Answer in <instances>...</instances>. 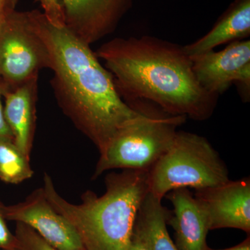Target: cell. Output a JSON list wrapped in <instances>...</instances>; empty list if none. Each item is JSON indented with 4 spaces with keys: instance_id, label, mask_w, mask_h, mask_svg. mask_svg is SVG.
I'll list each match as a JSON object with an SVG mask.
<instances>
[{
    "instance_id": "obj_5",
    "label": "cell",
    "mask_w": 250,
    "mask_h": 250,
    "mask_svg": "<svg viewBox=\"0 0 250 250\" xmlns=\"http://www.w3.org/2000/svg\"><path fill=\"white\" fill-rule=\"evenodd\" d=\"M187 118L163 111L142 113L125 125L100 154L93 179L106 171L123 169L149 171L172 146L177 128Z\"/></svg>"
},
{
    "instance_id": "obj_20",
    "label": "cell",
    "mask_w": 250,
    "mask_h": 250,
    "mask_svg": "<svg viewBox=\"0 0 250 250\" xmlns=\"http://www.w3.org/2000/svg\"><path fill=\"white\" fill-rule=\"evenodd\" d=\"M131 250H149L146 243L134 232L131 244Z\"/></svg>"
},
{
    "instance_id": "obj_15",
    "label": "cell",
    "mask_w": 250,
    "mask_h": 250,
    "mask_svg": "<svg viewBox=\"0 0 250 250\" xmlns=\"http://www.w3.org/2000/svg\"><path fill=\"white\" fill-rule=\"evenodd\" d=\"M33 175L30 158L23 154L13 140L0 137V180L18 184Z\"/></svg>"
},
{
    "instance_id": "obj_9",
    "label": "cell",
    "mask_w": 250,
    "mask_h": 250,
    "mask_svg": "<svg viewBox=\"0 0 250 250\" xmlns=\"http://www.w3.org/2000/svg\"><path fill=\"white\" fill-rule=\"evenodd\" d=\"M6 220L32 229L51 246L59 250H84L80 235L71 223L47 200L43 188L36 189L24 201L4 206Z\"/></svg>"
},
{
    "instance_id": "obj_12",
    "label": "cell",
    "mask_w": 250,
    "mask_h": 250,
    "mask_svg": "<svg viewBox=\"0 0 250 250\" xmlns=\"http://www.w3.org/2000/svg\"><path fill=\"white\" fill-rule=\"evenodd\" d=\"M37 78L7 89L4 88V108L14 142L24 155L30 158L36 124V90Z\"/></svg>"
},
{
    "instance_id": "obj_1",
    "label": "cell",
    "mask_w": 250,
    "mask_h": 250,
    "mask_svg": "<svg viewBox=\"0 0 250 250\" xmlns=\"http://www.w3.org/2000/svg\"><path fill=\"white\" fill-rule=\"evenodd\" d=\"M30 16L47 49L59 105L101 154L143 110L122 99L111 72L101 65L90 45L65 27L51 24L42 13L30 11Z\"/></svg>"
},
{
    "instance_id": "obj_6",
    "label": "cell",
    "mask_w": 250,
    "mask_h": 250,
    "mask_svg": "<svg viewBox=\"0 0 250 250\" xmlns=\"http://www.w3.org/2000/svg\"><path fill=\"white\" fill-rule=\"evenodd\" d=\"M43 67H49L48 54L30 12L8 14L0 24V77L13 88L37 78Z\"/></svg>"
},
{
    "instance_id": "obj_8",
    "label": "cell",
    "mask_w": 250,
    "mask_h": 250,
    "mask_svg": "<svg viewBox=\"0 0 250 250\" xmlns=\"http://www.w3.org/2000/svg\"><path fill=\"white\" fill-rule=\"evenodd\" d=\"M191 59L194 74L206 90L220 96L236 84L242 100L249 101V39L230 42L223 50L209 51Z\"/></svg>"
},
{
    "instance_id": "obj_11",
    "label": "cell",
    "mask_w": 250,
    "mask_h": 250,
    "mask_svg": "<svg viewBox=\"0 0 250 250\" xmlns=\"http://www.w3.org/2000/svg\"><path fill=\"white\" fill-rule=\"evenodd\" d=\"M165 197L173 206L167 225L174 230L179 250H210L207 244L210 230L208 218L191 192L188 188H180L171 190Z\"/></svg>"
},
{
    "instance_id": "obj_14",
    "label": "cell",
    "mask_w": 250,
    "mask_h": 250,
    "mask_svg": "<svg viewBox=\"0 0 250 250\" xmlns=\"http://www.w3.org/2000/svg\"><path fill=\"white\" fill-rule=\"evenodd\" d=\"M170 214V210L163 206L162 200L148 192L138 210L134 233L149 250H179L167 231Z\"/></svg>"
},
{
    "instance_id": "obj_19",
    "label": "cell",
    "mask_w": 250,
    "mask_h": 250,
    "mask_svg": "<svg viewBox=\"0 0 250 250\" xmlns=\"http://www.w3.org/2000/svg\"><path fill=\"white\" fill-rule=\"evenodd\" d=\"M17 1L18 0H0V15L6 16L14 11Z\"/></svg>"
},
{
    "instance_id": "obj_13",
    "label": "cell",
    "mask_w": 250,
    "mask_h": 250,
    "mask_svg": "<svg viewBox=\"0 0 250 250\" xmlns=\"http://www.w3.org/2000/svg\"><path fill=\"white\" fill-rule=\"evenodd\" d=\"M250 36V0H238L213 28L198 40L184 46L190 59L215 47Z\"/></svg>"
},
{
    "instance_id": "obj_2",
    "label": "cell",
    "mask_w": 250,
    "mask_h": 250,
    "mask_svg": "<svg viewBox=\"0 0 250 250\" xmlns=\"http://www.w3.org/2000/svg\"><path fill=\"white\" fill-rule=\"evenodd\" d=\"M95 54L131 100H148L168 114L195 121L214 113L219 96L200 84L184 46L150 36L117 38Z\"/></svg>"
},
{
    "instance_id": "obj_18",
    "label": "cell",
    "mask_w": 250,
    "mask_h": 250,
    "mask_svg": "<svg viewBox=\"0 0 250 250\" xmlns=\"http://www.w3.org/2000/svg\"><path fill=\"white\" fill-rule=\"evenodd\" d=\"M4 89V86L0 85V137L6 138L14 141L12 133L5 119L4 108L1 101V95H3Z\"/></svg>"
},
{
    "instance_id": "obj_21",
    "label": "cell",
    "mask_w": 250,
    "mask_h": 250,
    "mask_svg": "<svg viewBox=\"0 0 250 250\" xmlns=\"http://www.w3.org/2000/svg\"><path fill=\"white\" fill-rule=\"evenodd\" d=\"M250 250V238H247L246 241H243L241 244L233 247V248H228L223 250Z\"/></svg>"
},
{
    "instance_id": "obj_22",
    "label": "cell",
    "mask_w": 250,
    "mask_h": 250,
    "mask_svg": "<svg viewBox=\"0 0 250 250\" xmlns=\"http://www.w3.org/2000/svg\"><path fill=\"white\" fill-rule=\"evenodd\" d=\"M6 16H7V15H6ZM6 16H5V15H0V24L2 22L3 20L4 19V18L6 17Z\"/></svg>"
},
{
    "instance_id": "obj_10",
    "label": "cell",
    "mask_w": 250,
    "mask_h": 250,
    "mask_svg": "<svg viewBox=\"0 0 250 250\" xmlns=\"http://www.w3.org/2000/svg\"><path fill=\"white\" fill-rule=\"evenodd\" d=\"M194 197L205 210L210 230L234 228L250 233L249 177L195 190Z\"/></svg>"
},
{
    "instance_id": "obj_3",
    "label": "cell",
    "mask_w": 250,
    "mask_h": 250,
    "mask_svg": "<svg viewBox=\"0 0 250 250\" xmlns=\"http://www.w3.org/2000/svg\"><path fill=\"white\" fill-rule=\"evenodd\" d=\"M148 174L140 170L108 174L105 193L87 190L80 205L61 196L47 173L42 188L54 209L76 229L84 250H131L138 210L149 192Z\"/></svg>"
},
{
    "instance_id": "obj_16",
    "label": "cell",
    "mask_w": 250,
    "mask_h": 250,
    "mask_svg": "<svg viewBox=\"0 0 250 250\" xmlns=\"http://www.w3.org/2000/svg\"><path fill=\"white\" fill-rule=\"evenodd\" d=\"M16 236L22 250H59L51 246L24 224L17 223Z\"/></svg>"
},
{
    "instance_id": "obj_4",
    "label": "cell",
    "mask_w": 250,
    "mask_h": 250,
    "mask_svg": "<svg viewBox=\"0 0 250 250\" xmlns=\"http://www.w3.org/2000/svg\"><path fill=\"white\" fill-rule=\"evenodd\" d=\"M229 180L228 167L209 141L184 131H177L171 147L148 174L149 192L161 200L174 189L200 190Z\"/></svg>"
},
{
    "instance_id": "obj_7",
    "label": "cell",
    "mask_w": 250,
    "mask_h": 250,
    "mask_svg": "<svg viewBox=\"0 0 250 250\" xmlns=\"http://www.w3.org/2000/svg\"><path fill=\"white\" fill-rule=\"evenodd\" d=\"M51 24L90 45L111 34L133 0H38Z\"/></svg>"
},
{
    "instance_id": "obj_17",
    "label": "cell",
    "mask_w": 250,
    "mask_h": 250,
    "mask_svg": "<svg viewBox=\"0 0 250 250\" xmlns=\"http://www.w3.org/2000/svg\"><path fill=\"white\" fill-rule=\"evenodd\" d=\"M4 206L0 200V250H22L16 235L11 232L6 225Z\"/></svg>"
}]
</instances>
